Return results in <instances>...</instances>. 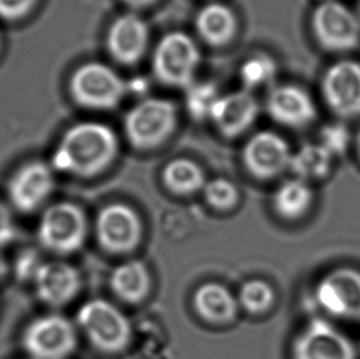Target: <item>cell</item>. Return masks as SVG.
<instances>
[{"label":"cell","instance_id":"cell-14","mask_svg":"<svg viewBox=\"0 0 360 359\" xmlns=\"http://www.w3.org/2000/svg\"><path fill=\"white\" fill-rule=\"evenodd\" d=\"M266 108L273 121L290 130L311 126L319 115L315 99L297 84L273 85L268 92Z\"/></svg>","mask_w":360,"mask_h":359},{"label":"cell","instance_id":"cell-22","mask_svg":"<svg viewBox=\"0 0 360 359\" xmlns=\"http://www.w3.org/2000/svg\"><path fill=\"white\" fill-rule=\"evenodd\" d=\"M335 158L320 141H309L294 151L289 170L307 182L321 180L331 172Z\"/></svg>","mask_w":360,"mask_h":359},{"label":"cell","instance_id":"cell-3","mask_svg":"<svg viewBox=\"0 0 360 359\" xmlns=\"http://www.w3.org/2000/svg\"><path fill=\"white\" fill-rule=\"evenodd\" d=\"M310 30L327 53L345 57L359 49V15L342 0H321L310 15Z\"/></svg>","mask_w":360,"mask_h":359},{"label":"cell","instance_id":"cell-21","mask_svg":"<svg viewBox=\"0 0 360 359\" xmlns=\"http://www.w3.org/2000/svg\"><path fill=\"white\" fill-rule=\"evenodd\" d=\"M110 286L120 299L136 304L149 294L150 273L141 261L131 260L113 270L110 278Z\"/></svg>","mask_w":360,"mask_h":359},{"label":"cell","instance_id":"cell-28","mask_svg":"<svg viewBox=\"0 0 360 359\" xmlns=\"http://www.w3.org/2000/svg\"><path fill=\"white\" fill-rule=\"evenodd\" d=\"M44 263L39 248H20L14 258H10L11 277L22 284H32L34 277Z\"/></svg>","mask_w":360,"mask_h":359},{"label":"cell","instance_id":"cell-10","mask_svg":"<svg viewBox=\"0 0 360 359\" xmlns=\"http://www.w3.org/2000/svg\"><path fill=\"white\" fill-rule=\"evenodd\" d=\"M320 95L338 121L360 118V61L341 57L322 73Z\"/></svg>","mask_w":360,"mask_h":359},{"label":"cell","instance_id":"cell-1","mask_svg":"<svg viewBox=\"0 0 360 359\" xmlns=\"http://www.w3.org/2000/svg\"><path fill=\"white\" fill-rule=\"evenodd\" d=\"M120 151L116 132L103 122L84 121L68 128L51 158L54 171L93 177L112 165Z\"/></svg>","mask_w":360,"mask_h":359},{"label":"cell","instance_id":"cell-13","mask_svg":"<svg viewBox=\"0 0 360 359\" xmlns=\"http://www.w3.org/2000/svg\"><path fill=\"white\" fill-rule=\"evenodd\" d=\"M141 230L139 215L124 203L103 207L95 223L98 244L111 253H131L141 243Z\"/></svg>","mask_w":360,"mask_h":359},{"label":"cell","instance_id":"cell-27","mask_svg":"<svg viewBox=\"0 0 360 359\" xmlns=\"http://www.w3.org/2000/svg\"><path fill=\"white\" fill-rule=\"evenodd\" d=\"M276 294L272 286L262 279L245 282L239 291L240 306L252 314H261L273 306Z\"/></svg>","mask_w":360,"mask_h":359},{"label":"cell","instance_id":"cell-29","mask_svg":"<svg viewBox=\"0 0 360 359\" xmlns=\"http://www.w3.org/2000/svg\"><path fill=\"white\" fill-rule=\"evenodd\" d=\"M203 194L205 201L219 210L233 208L239 199V191L236 186L225 179H214L207 182L203 187Z\"/></svg>","mask_w":360,"mask_h":359},{"label":"cell","instance_id":"cell-2","mask_svg":"<svg viewBox=\"0 0 360 359\" xmlns=\"http://www.w3.org/2000/svg\"><path fill=\"white\" fill-rule=\"evenodd\" d=\"M179 126L175 103L164 97H146L127 112L123 130L136 151L156 149L170 139Z\"/></svg>","mask_w":360,"mask_h":359},{"label":"cell","instance_id":"cell-24","mask_svg":"<svg viewBox=\"0 0 360 359\" xmlns=\"http://www.w3.org/2000/svg\"><path fill=\"white\" fill-rule=\"evenodd\" d=\"M162 181L176 194H195L207 184L200 166L185 158L174 159L166 164L162 170Z\"/></svg>","mask_w":360,"mask_h":359},{"label":"cell","instance_id":"cell-8","mask_svg":"<svg viewBox=\"0 0 360 359\" xmlns=\"http://www.w3.org/2000/svg\"><path fill=\"white\" fill-rule=\"evenodd\" d=\"M77 325L103 352H121L131 342V322L117 306L105 299L84 303L77 313Z\"/></svg>","mask_w":360,"mask_h":359},{"label":"cell","instance_id":"cell-18","mask_svg":"<svg viewBox=\"0 0 360 359\" xmlns=\"http://www.w3.org/2000/svg\"><path fill=\"white\" fill-rule=\"evenodd\" d=\"M259 113L255 92L240 89L221 94L210 115V121L226 138H236L248 132L257 120Z\"/></svg>","mask_w":360,"mask_h":359},{"label":"cell","instance_id":"cell-4","mask_svg":"<svg viewBox=\"0 0 360 359\" xmlns=\"http://www.w3.org/2000/svg\"><path fill=\"white\" fill-rule=\"evenodd\" d=\"M86 215L78 204L58 202L42 210L36 228L41 250L57 256H68L83 248L88 238Z\"/></svg>","mask_w":360,"mask_h":359},{"label":"cell","instance_id":"cell-25","mask_svg":"<svg viewBox=\"0 0 360 359\" xmlns=\"http://www.w3.org/2000/svg\"><path fill=\"white\" fill-rule=\"evenodd\" d=\"M278 74L276 59L269 54L255 53L250 56L240 67V80L243 88L255 92L256 89L272 88Z\"/></svg>","mask_w":360,"mask_h":359},{"label":"cell","instance_id":"cell-17","mask_svg":"<svg viewBox=\"0 0 360 359\" xmlns=\"http://www.w3.org/2000/svg\"><path fill=\"white\" fill-rule=\"evenodd\" d=\"M31 286L41 304L51 309H58L78 296L82 277L70 263L58 260L44 261Z\"/></svg>","mask_w":360,"mask_h":359},{"label":"cell","instance_id":"cell-11","mask_svg":"<svg viewBox=\"0 0 360 359\" xmlns=\"http://www.w3.org/2000/svg\"><path fill=\"white\" fill-rule=\"evenodd\" d=\"M315 301L331 317L360 321V271L338 267L326 273L316 284Z\"/></svg>","mask_w":360,"mask_h":359},{"label":"cell","instance_id":"cell-30","mask_svg":"<svg viewBox=\"0 0 360 359\" xmlns=\"http://www.w3.org/2000/svg\"><path fill=\"white\" fill-rule=\"evenodd\" d=\"M319 141L331 153L333 158H337L346 153L353 139L345 122L338 121L322 130Z\"/></svg>","mask_w":360,"mask_h":359},{"label":"cell","instance_id":"cell-26","mask_svg":"<svg viewBox=\"0 0 360 359\" xmlns=\"http://www.w3.org/2000/svg\"><path fill=\"white\" fill-rule=\"evenodd\" d=\"M186 90V107L195 120H210V115L220 94L213 83L195 82Z\"/></svg>","mask_w":360,"mask_h":359},{"label":"cell","instance_id":"cell-19","mask_svg":"<svg viewBox=\"0 0 360 359\" xmlns=\"http://www.w3.org/2000/svg\"><path fill=\"white\" fill-rule=\"evenodd\" d=\"M195 27L205 44L218 49L234 41L239 20L229 5L214 1L200 8L195 15Z\"/></svg>","mask_w":360,"mask_h":359},{"label":"cell","instance_id":"cell-35","mask_svg":"<svg viewBox=\"0 0 360 359\" xmlns=\"http://www.w3.org/2000/svg\"><path fill=\"white\" fill-rule=\"evenodd\" d=\"M353 143H354V146H356V156H358L360 160V128L358 130V132H356V136H354Z\"/></svg>","mask_w":360,"mask_h":359},{"label":"cell","instance_id":"cell-6","mask_svg":"<svg viewBox=\"0 0 360 359\" xmlns=\"http://www.w3.org/2000/svg\"><path fill=\"white\" fill-rule=\"evenodd\" d=\"M200 58V47L195 39L190 34L175 31L162 36L156 44L151 69L162 85L187 89L195 82Z\"/></svg>","mask_w":360,"mask_h":359},{"label":"cell","instance_id":"cell-33","mask_svg":"<svg viewBox=\"0 0 360 359\" xmlns=\"http://www.w3.org/2000/svg\"><path fill=\"white\" fill-rule=\"evenodd\" d=\"M11 278L10 258L5 255L4 250H0V286H4Z\"/></svg>","mask_w":360,"mask_h":359},{"label":"cell","instance_id":"cell-23","mask_svg":"<svg viewBox=\"0 0 360 359\" xmlns=\"http://www.w3.org/2000/svg\"><path fill=\"white\" fill-rule=\"evenodd\" d=\"M312 201L314 194L309 182L294 177L279 184L273 196V207L282 218L295 220L307 214Z\"/></svg>","mask_w":360,"mask_h":359},{"label":"cell","instance_id":"cell-7","mask_svg":"<svg viewBox=\"0 0 360 359\" xmlns=\"http://www.w3.org/2000/svg\"><path fill=\"white\" fill-rule=\"evenodd\" d=\"M77 345V327L57 313L34 317L21 334V347L29 359H67Z\"/></svg>","mask_w":360,"mask_h":359},{"label":"cell","instance_id":"cell-37","mask_svg":"<svg viewBox=\"0 0 360 359\" xmlns=\"http://www.w3.org/2000/svg\"><path fill=\"white\" fill-rule=\"evenodd\" d=\"M1 44H3V42H1V34H0V49H1Z\"/></svg>","mask_w":360,"mask_h":359},{"label":"cell","instance_id":"cell-32","mask_svg":"<svg viewBox=\"0 0 360 359\" xmlns=\"http://www.w3.org/2000/svg\"><path fill=\"white\" fill-rule=\"evenodd\" d=\"M39 0H0V19L19 21L34 9Z\"/></svg>","mask_w":360,"mask_h":359},{"label":"cell","instance_id":"cell-20","mask_svg":"<svg viewBox=\"0 0 360 359\" xmlns=\"http://www.w3.org/2000/svg\"><path fill=\"white\" fill-rule=\"evenodd\" d=\"M193 306L197 314L205 321L224 324L236 316L239 301L226 286L210 282L195 291Z\"/></svg>","mask_w":360,"mask_h":359},{"label":"cell","instance_id":"cell-31","mask_svg":"<svg viewBox=\"0 0 360 359\" xmlns=\"http://www.w3.org/2000/svg\"><path fill=\"white\" fill-rule=\"evenodd\" d=\"M14 209L6 199H0V250L9 248L18 239V224Z\"/></svg>","mask_w":360,"mask_h":359},{"label":"cell","instance_id":"cell-34","mask_svg":"<svg viewBox=\"0 0 360 359\" xmlns=\"http://www.w3.org/2000/svg\"><path fill=\"white\" fill-rule=\"evenodd\" d=\"M127 6L133 10H141L149 8L151 5L156 4L160 0H122Z\"/></svg>","mask_w":360,"mask_h":359},{"label":"cell","instance_id":"cell-9","mask_svg":"<svg viewBox=\"0 0 360 359\" xmlns=\"http://www.w3.org/2000/svg\"><path fill=\"white\" fill-rule=\"evenodd\" d=\"M53 168L42 160L20 165L6 180L5 199L15 213L30 215L47 207L56 187Z\"/></svg>","mask_w":360,"mask_h":359},{"label":"cell","instance_id":"cell-38","mask_svg":"<svg viewBox=\"0 0 360 359\" xmlns=\"http://www.w3.org/2000/svg\"><path fill=\"white\" fill-rule=\"evenodd\" d=\"M26 359H29V358H26Z\"/></svg>","mask_w":360,"mask_h":359},{"label":"cell","instance_id":"cell-15","mask_svg":"<svg viewBox=\"0 0 360 359\" xmlns=\"http://www.w3.org/2000/svg\"><path fill=\"white\" fill-rule=\"evenodd\" d=\"M292 154L290 146L281 134L261 131L243 146V165L256 179H274L289 169Z\"/></svg>","mask_w":360,"mask_h":359},{"label":"cell","instance_id":"cell-12","mask_svg":"<svg viewBox=\"0 0 360 359\" xmlns=\"http://www.w3.org/2000/svg\"><path fill=\"white\" fill-rule=\"evenodd\" d=\"M292 359H358L348 336L330 321L316 317L307 324L292 344Z\"/></svg>","mask_w":360,"mask_h":359},{"label":"cell","instance_id":"cell-16","mask_svg":"<svg viewBox=\"0 0 360 359\" xmlns=\"http://www.w3.org/2000/svg\"><path fill=\"white\" fill-rule=\"evenodd\" d=\"M149 26L136 13H126L113 20L106 34L108 54L122 65H134L141 61L149 49Z\"/></svg>","mask_w":360,"mask_h":359},{"label":"cell","instance_id":"cell-5","mask_svg":"<svg viewBox=\"0 0 360 359\" xmlns=\"http://www.w3.org/2000/svg\"><path fill=\"white\" fill-rule=\"evenodd\" d=\"M128 84L108 64L86 62L69 79V95L77 105L94 111H110L121 103Z\"/></svg>","mask_w":360,"mask_h":359},{"label":"cell","instance_id":"cell-36","mask_svg":"<svg viewBox=\"0 0 360 359\" xmlns=\"http://www.w3.org/2000/svg\"><path fill=\"white\" fill-rule=\"evenodd\" d=\"M356 13H358V15H359V19H360V0H359V3H358V5H356Z\"/></svg>","mask_w":360,"mask_h":359}]
</instances>
